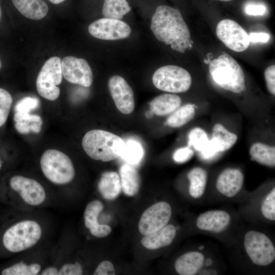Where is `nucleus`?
Returning a JSON list of instances; mask_svg holds the SVG:
<instances>
[{
	"label": "nucleus",
	"instance_id": "f257e3e1",
	"mask_svg": "<svg viewBox=\"0 0 275 275\" xmlns=\"http://www.w3.org/2000/svg\"><path fill=\"white\" fill-rule=\"evenodd\" d=\"M150 29L158 41L180 53H184L192 46L189 29L177 9L157 6L151 18Z\"/></svg>",
	"mask_w": 275,
	"mask_h": 275
},
{
	"label": "nucleus",
	"instance_id": "f03ea898",
	"mask_svg": "<svg viewBox=\"0 0 275 275\" xmlns=\"http://www.w3.org/2000/svg\"><path fill=\"white\" fill-rule=\"evenodd\" d=\"M125 142L110 132L94 129L87 132L82 140V148L91 158L109 161L120 157Z\"/></svg>",
	"mask_w": 275,
	"mask_h": 275
},
{
	"label": "nucleus",
	"instance_id": "7ed1b4c3",
	"mask_svg": "<svg viewBox=\"0 0 275 275\" xmlns=\"http://www.w3.org/2000/svg\"><path fill=\"white\" fill-rule=\"evenodd\" d=\"M211 77L223 89L238 94L246 90L243 71L230 54L223 52L209 63Z\"/></svg>",
	"mask_w": 275,
	"mask_h": 275
},
{
	"label": "nucleus",
	"instance_id": "20e7f679",
	"mask_svg": "<svg viewBox=\"0 0 275 275\" xmlns=\"http://www.w3.org/2000/svg\"><path fill=\"white\" fill-rule=\"evenodd\" d=\"M42 229L36 221L25 219L10 227L3 237L4 247L8 251L19 253L36 245L40 240Z\"/></svg>",
	"mask_w": 275,
	"mask_h": 275
},
{
	"label": "nucleus",
	"instance_id": "39448f33",
	"mask_svg": "<svg viewBox=\"0 0 275 275\" xmlns=\"http://www.w3.org/2000/svg\"><path fill=\"white\" fill-rule=\"evenodd\" d=\"M40 167L45 177L57 185L70 183L75 174L70 158L64 153L56 149H48L42 154Z\"/></svg>",
	"mask_w": 275,
	"mask_h": 275
},
{
	"label": "nucleus",
	"instance_id": "423d86ee",
	"mask_svg": "<svg viewBox=\"0 0 275 275\" xmlns=\"http://www.w3.org/2000/svg\"><path fill=\"white\" fill-rule=\"evenodd\" d=\"M152 82L158 89L169 93L185 92L190 88L192 79L183 68L176 65H166L153 73Z\"/></svg>",
	"mask_w": 275,
	"mask_h": 275
},
{
	"label": "nucleus",
	"instance_id": "0eeeda50",
	"mask_svg": "<svg viewBox=\"0 0 275 275\" xmlns=\"http://www.w3.org/2000/svg\"><path fill=\"white\" fill-rule=\"evenodd\" d=\"M61 61L53 57L48 59L40 71L36 80L38 93L42 97L51 101L56 100L60 94V85L62 80Z\"/></svg>",
	"mask_w": 275,
	"mask_h": 275
},
{
	"label": "nucleus",
	"instance_id": "6e6552de",
	"mask_svg": "<svg viewBox=\"0 0 275 275\" xmlns=\"http://www.w3.org/2000/svg\"><path fill=\"white\" fill-rule=\"evenodd\" d=\"M245 252L253 263L259 266H267L275 259V248L265 234L256 231L247 232L244 237Z\"/></svg>",
	"mask_w": 275,
	"mask_h": 275
},
{
	"label": "nucleus",
	"instance_id": "1a4fd4ad",
	"mask_svg": "<svg viewBox=\"0 0 275 275\" xmlns=\"http://www.w3.org/2000/svg\"><path fill=\"white\" fill-rule=\"evenodd\" d=\"M218 39L229 49L235 52H242L250 45L249 36L245 30L236 21L225 19L216 28Z\"/></svg>",
	"mask_w": 275,
	"mask_h": 275
},
{
	"label": "nucleus",
	"instance_id": "9d476101",
	"mask_svg": "<svg viewBox=\"0 0 275 275\" xmlns=\"http://www.w3.org/2000/svg\"><path fill=\"white\" fill-rule=\"evenodd\" d=\"M172 215V208L166 202L156 203L142 214L139 223V230L143 235L154 232L165 226Z\"/></svg>",
	"mask_w": 275,
	"mask_h": 275
},
{
	"label": "nucleus",
	"instance_id": "9b49d317",
	"mask_svg": "<svg viewBox=\"0 0 275 275\" xmlns=\"http://www.w3.org/2000/svg\"><path fill=\"white\" fill-rule=\"evenodd\" d=\"M9 185L23 202L29 205L39 206L46 200V194L43 186L35 179L15 175L10 178Z\"/></svg>",
	"mask_w": 275,
	"mask_h": 275
},
{
	"label": "nucleus",
	"instance_id": "f8f14e48",
	"mask_svg": "<svg viewBox=\"0 0 275 275\" xmlns=\"http://www.w3.org/2000/svg\"><path fill=\"white\" fill-rule=\"evenodd\" d=\"M89 33L94 37L104 40H117L127 38L131 33V28L121 20L102 18L91 23Z\"/></svg>",
	"mask_w": 275,
	"mask_h": 275
},
{
	"label": "nucleus",
	"instance_id": "ddd939ff",
	"mask_svg": "<svg viewBox=\"0 0 275 275\" xmlns=\"http://www.w3.org/2000/svg\"><path fill=\"white\" fill-rule=\"evenodd\" d=\"M61 67L63 76L68 82L85 87L92 84V71L85 59L67 56L61 61Z\"/></svg>",
	"mask_w": 275,
	"mask_h": 275
},
{
	"label": "nucleus",
	"instance_id": "4468645a",
	"mask_svg": "<svg viewBox=\"0 0 275 275\" xmlns=\"http://www.w3.org/2000/svg\"><path fill=\"white\" fill-rule=\"evenodd\" d=\"M108 89L117 109L124 114L131 113L135 106L132 88L122 76L114 75L108 80Z\"/></svg>",
	"mask_w": 275,
	"mask_h": 275
},
{
	"label": "nucleus",
	"instance_id": "2eb2a0df",
	"mask_svg": "<svg viewBox=\"0 0 275 275\" xmlns=\"http://www.w3.org/2000/svg\"><path fill=\"white\" fill-rule=\"evenodd\" d=\"M244 180V175L240 170L227 168L218 176L216 181V188L223 195L228 198H232L240 191Z\"/></svg>",
	"mask_w": 275,
	"mask_h": 275
},
{
	"label": "nucleus",
	"instance_id": "dca6fc26",
	"mask_svg": "<svg viewBox=\"0 0 275 275\" xmlns=\"http://www.w3.org/2000/svg\"><path fill=\"white\" fill-rule=\"evenodd\" d=\"M230 221V215L226 211L209 210L199 215L196 220V226L201 230L219 233L227 227Z\"/></svg>",
	"mask_w": 275,
	"mask_h": 275
},
{
	"label": "nucleus",
	"instance_id": "f3484780",
	"mask_svg": "<svg viewBox=\"0 0 275 275\" xmlns=\"http://www.w3.org/2000/svg\"><path fill=\"white\" fill-rule=\"evenodd\" d=\"M176 234L175 227L166 225L152 233L145 235L142 239V244L149 250H156L170 245Z\"/></svg>",
	"mask_w": 275,
	"mask_h": 275
},
{
	"label": "nucleus",
	"instance_id": "a211bd4d",
	"mask_svg": "<svg viewBox=\"0 0 275 275\" xmlns=\"http://www.w3.org/2000/svg\"><path fill=\"white\" fill-rule=\"evenodd\" d=\"M204 256L199 252L186 253L178 257L175 263L176 272L180 275L196 274L203 267Z\"/></svg>",
	"mask_w": 275,
	"mask_h": 275
},
{
	"label": "nucleus",
	"instance_id": "6ab92c4d",
	"mask_svg": "<svg viewBox=\"0 0 275 275\" xmlns=\"http://www.w3.org/2000/svg\"><path fill=\"white\" fill-rule=\"evenodd\" d=\"M16 9L24 17L32 20H40L48 12V7L43 0H12Z\"/></svg>",
	"mask_w": 275,
	"mask_h": 275
},
{
	"label": "nucleus",
	"instance_id": "aec40b11",
	"mask_svg": "<svg viewBox=\"0 0 275 275\" xmlns=\"http://www.w3.org/2000/svg\"><path fill=\"white\" fill-rule=\"evenodd\" d=\"M121 189L124 193L129 197L136 195L140 189L141 180L140 175L133 165L125 163L119 170Z\"/></svg>",
	"mask_w": 275,
	"mask_h": 275
},
{
	"label": "nucleus",
	"instance_id": "412c9836",
	"mask_svg": "<svg viewBox=\"0 0 275 275\" xmlns=\"http://www.w3.org/2000/svg\"><path fill=\"white\" fill-rule=\"evenodd\" d=\"M181 104L180 97L174 94H163L153 98L150 102V111L153 114L166 116L172 113Z\"/></svg>",
	"mask_w": 275,
	"mask_h": 275
},
{
	"label": "nucleus",
	"instance_id": "4be33fe9",
	"mask_svg": "<svg viewBox=\"0 0 275 275\" xmlns=\"http://www.w3.org/2000/svg\"><path fill=\"white\" fill-rule=\"evenodd\" d=\"M98 188L105 199L113 200L117 198L121 190L119 174L115 172L103 173L99 181Z\"/></svg>",
	"mask_w": 275,
	"mask_h": 275
},
{
	"label": "nucleus",
	"instance_id": "5701e85b",
	"mask_svg": "<svg viewBox=\"0 0 275 275\" xmlns=\"http://www.w3.org/2000/svg\"><path fill=\"white\" fill-rule=\"evenodd\" d=\"M14 120L15 128L20 134L39 133L42 129L43 120L38 115L15 112Z\"/></svg>",
	"mask_w": 275,
	"mask_h": 275
},
{
	"label": "nucleus",
	"instance_id": "b1692460",
	"mask_svg": "<svg viewBox=\"0 0 275 275\" xmlns=\"http://www.w3.org/2000/svg\"><path fill=\"white\" fill-rule=\"evenodd\" d=\"M237 139L236 134L230 132L221 124H216L212 128L211 140L218 152L230 149L236 143Z\"/></svg>",
	"mask_w": 275,
	"mask_h": 275
},
{
	"label": "nucleus",
	"instance_id": "393cba45",
	"mask_svg": "<svg viewBox=\"0 0 275 275\" xmlns=\"http://www.w3.org/2000/svg\"><path fill=\"white\" fill-rule=\"evenodd\" d=\"M250 154L257 162L269 167L275 166V147L263 143H255L250 149Z\"/></svg>",
	"mask_w": 275,
	"mask_h": 275
},
{
	"label": "nucleus",
	"instance_id": "a878e982",
	"mask_svg": "<svg viewBox=\"0 0 275 275\" xmlns=\"http://www.w3.org/2000/svg\"><path fill=\"white\" fill-rule=\"evenodd\" d=\"M187 177L190 182V195L195 199L200 198L203 195L206 188L208 179L207 172L201 167H195L188 173Z\"/></svg>",
	"mask_w": 275,
	"mask_h": 275
},
{
	"label": "nucleus",
	"instance_id": "bb28decb",
	"mask_svg": "<svg viewBox=\"0 0 275 275\" xmlns=\"http://www.w3.org/2000/svg\"><path fill=\"white\" fill-rule=\"evenodd\" d=\"M131 9L127 0H103L102 13L105 18L121 20Z\"/></svg>",
	"mask_w": 275,
	"mask_h": 275
},
{
	"label": "nucleus",
	"instance_id": "cd10ccee",
	"mask_svg": "<svg viewBox=\"0 0 275 275\" xmlns=\"http://www.w3.org/2000/svg\"><path fill=\"white\" fill-rule=\"evenodd\" d=\"M195 114V108L193 104H184L171 113L166 121V124L173 128L180 127L192 120Z\"/></svg>",
	"mask_w": 275,
	"mask_h": 275
},
{
	"label": "nucleus",
	"instance_id": "c85d7f7f",
	"mask_svg": "<svg viewBox=\"0 0 275 275\" xmlns=\"http://www.w3.org/2000/svg\"><path fill=\"white\" fill-rule=\"evenodd\" d=\"M144 151L141 145L138 142L129 140L125 142V146L120 156L127 163L134 165L142 159Z\"/></svg>",
	"mask_w": 275,
	"mask_h": 275
},
{
	"label": "nucleus",
	"instance_id": "c756f323",
	"mask_svg": "<svg viewBox=\"0 0 275 275\" xmlns=\"http://www.w3.org/2000/svg\"><path fill=\"white\" fill-rule=\"evenodd\" d=\"M103 209V205L99 200H94L89 203L84 211V218L85 226L91 230L98 227V217Z\"/></svg>",
	"mask_w": 275,
	"mask_h": 275
},
{
	"label": "nucleus",
	"instance_id": "7c9ffc66",
	"mask_svg": "<svg viewBox=\"0 0 275 275\" xmlns=\"http://www.w3.org/2000/svg\"><path fill=\"white\" fill-rule=\"evenodd\" d=\"M42 267L40 264L33 263L27 264L23 262L16 263L4 269L3 275H36L40 274Z\"/></svg>",
	"mask_w": 275,
	"mask_h": 275
},
{
	"label": "nucleus",
	"instance_id": "2f4dec72",
	"mask_svg": "<svg viewBox=\"0 0 275 275\" xmlns=\"http://www.w3.org/2000/svg\"><path fill=\"white\" fill-rule=\"evenodd\" d=\"M188 146L197 151H201L209 141L206 132L201 128L196 127L190 130L188 135Z\"/></svg>",
	"mask_w": 275,
	"mask_h": 275
},
{
	"label": "nucleus",
	"instance_id": "473e14b6",
	"mask_svg": "<svg viewBox=\"0 0 275 275\" xmlns=\"http://www.w3.org/2000/svg\"><path fill=\"white\" fill-rule=\"evenodd\" d=\"M12 101V97L9 92L0 88V127L7 121Z\"/></svg>",
	"mask_w": 275,
	"mask_h": 275
},
{
	"label": "nucleus",
	"instance_id": "72a5a7b5",
	"mask_svg": "<svg viewBox=\"0 0 275 275\" xmlns=\"http://www.w3.org/2000/svg\"><path fill=\"white\" fill-rule=\"evenodd\" d=\"M261 210L266 219L275 220V188L265 198L261 205Z\"/></svg>",
	"mask_w": 275,
	"mask_h": 275
},
{
	"label": "nucleus",
	"instance_id": "f704fd0d",
	"mask_svg": "<svg viewBox=\"0 0 275 275\" xmlns=\"http://www.w3.org/2000/svg\"><path fill=\"white\" fill-rule=\"evenodd\" d=\"M40 104L39 99L36 97H25L18 101L15 106V112L17 113H30L37 108Z\"/></svg>",
	"mask_w": 275,
	"mask_h": 275
},
{
	"label": "nucleus",
	"instance_id": "c9c22d12",
	"mask_svg": "<svg viewBox=\"0 0 275 275\" xmlns=\"http://www.w3.org/2000/svg\"><path fill=\"white\" fill-rule=\"evenodd\" d=\"M83 268L78 262L68 263L63 264L59 269L58 275H80Z\"/></svg>",
	"mask_w": 275,
	"mask_h": 275
},
{
	"label": "nucleus",
	"instance_id": "e433bc0d",
	"mask_svg": "<svg viewBox=\"0 0 275 275\" xmlns=\"http://www.w3.org/2000/svg\"><path fill=\"white\" fill-rule=\"evenodd\" d=\"M194 151L187 146L177 149L174 154L173 159L176 162L183 163L189 160L194 155Z\"/></svg>",
	"mask_w": 275,
	"mask_h": 275
},
{
	"label": "nucleus",
	"instance_id": "4c0bfd02",
	"mask_svg": "<svg viewBox=\"0 0 275 275\" xmlns=\"http://www.w3.org/2000/svg\"><path fill=\"white\" fill-rule=\"evenodd\" d=\"M264 77L268 92L272 95H275V65L267 67L264 71Z\"/></svg>",
	"mask_w": 275,
	"mask_h": 275
},
{
	"label": "nucleus",
	"instance_id": "58836bf2",
	"mask_svg": "<svg viewBox=\"0 0 275 275\" xmlns=\"http://www.w3.org/2000/svg\"><path fill=\"white\" fill-rule=\"evenodd\" d=\"M94 275H114L115 270L113 264L109 261H102L97 267Z\"/></svg>",
	"mask_w": 275,
	"mask_h": 275
},
{
	"label": "nucleus",
	"instance_id": "ea45409f",
	"mask_svg": "<svg viewBox=\"0 0 275 275\" xmlns=\"http://www.w3.org/2000/svg\"><path fill=\"white\" fill-rule=\"evenodd\" d=\"M266 10L265 6L260 4H250L245 7V12L250 15H263Z\"/></svg>",
	"mask_w": 275,
	"mask_h": 275
},
{
	"label": "nucleus",
	"instance_id": "a19ab883",
	"mask_svg": "<svg viewBox=\"0 0 275 275\" xmlns=\"http://www.w3.org/2000/svg\"><path fill=\"white\" fill-rule=\"evenodd\" d=\"M111 228L109 226L103 224H100L96 228L90 230L93 236L98 238L107 236L111 233Z\"/></svg>",
	"mask_w": 275,
	"mask_h": 275
},
{
	"label": "nucleus",
	"instance_id": "79ce46f5",
	"mask_svg": "<svg viewBox=\"0 0 275 275\" xmlns=\"http://www.w3.org/2000/svg\"><path fill=\"white\" fill-rule=\"evenodd\" d=\"M249 40L252 42H266L269 39V35L265 33H252L249 35Z\"/></svg>",
	"mask_w": 275,
	"mask_h": 275
},
{
	"label": "nucleus",
	"instance_id": "37998d69",
	"mask_svg": "<svg viewBox=\"0 0 275 275\" xmlns=\"http://www.w3.org/2000/svg\"><path fill=\"white\" fill-rule=\"evenodd\" d=\"M59 270L57 267L54 266L48 267L41 270L40 274L42 275H58Z\"/></svg>",
	"mask_w": 275,
	"mask_h": 275
},
{
	"label": "nucleus",
	"instance_id": "c03bdc74",
	"mask_svg": "<svg viewBox=\"0 0 275 275\" xmlns=\"http://www.w3.org/2000/svg\"><path fill=\"white\" fill-rule=\"evenodd\" d=\"M51 3L54 4H60L63 2H64L65 0H49Z\"/></svg>",
	"mask_w": 275,
	"mask_h": 275
},
{
	"label": "nucleus",
	"instance_id": "a18cd8bd",
	"mask_svg": "<svg viewBox=\"0 0 275 275\" xmlns=\"http://www.w3.org/2000/svg\"><path fill=\"white\" fill-rule=\"evenodd\" d=\"M152 115H153V113L151 111H148L146 113V116L147 118L151 117L152 116Z\"/></svg>",
	"mask_w": 275,
	"mask_h": 275
},
{
	"label": "nucleus",
	"instance_id": "49530a36",
	"mask_svg": "<svg viewBox=\"0 0 275 275\" xmlns=\"http://www.w3.org/2000/svg\"><path fill=\"white\" fill-rule=\"evenodd\" d=\"M1 16H2V9H1V6H0V20H1Z\"/></svg>",
	"mask_w": 275,
	"mask_h": 275
},
{
	"label": "nucleus",
	"instance_id": "de8ad7c7",
	"mask_svg": "<svg viewBox=\"0 0 275 275\" xmlns=\"http://www.w3.org/2000/svg\"><path fill=\"white\" fill-rule=\"evenodd\" d=\"M2 162L0 159V170L2 168Z\"/></svg>",
	"mask_w": 275,
	"mask_h": 275
},
{
	"label": "nucleus",
	"instance_id": "09e8293b",
	"mask_svg": "<svg viewBox=\"0 0 275 275\" xmlns=\"http://www.w3.org/2000/svg\"><path fill=\"white\" fill-rule=\"evenodd\" d=\"M218 1H222V2H229L232 0H218Z\"/></svg>",
	"mask_w": 275,
	"mask_h": 275
},
{
	"label": "nucleus",
	"instance_id": "8fccbe9b",
	"mask_svg": "<svg viewBox=\"0 0 275 275\" xmlns=\"http://www.w3.org/2000/svg\"><path fill=\"white\" fill-rule=\"evenodd\" d=\"M1 67H2V64H1V62L0 61V70H1Z\"/></svg>",
	"mask_w": 275,
	"mask_h": 275
}]
</instances>
